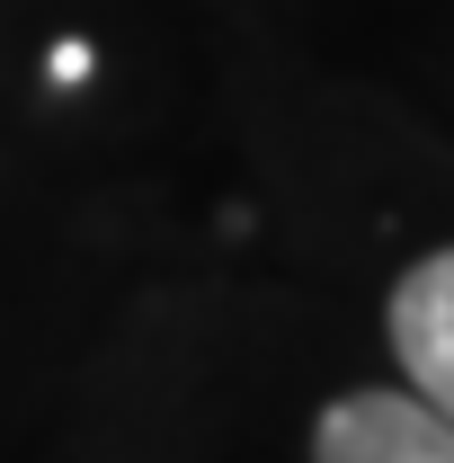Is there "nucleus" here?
<instances>
[{
    "label": "nucleus",
    "instance_id": "obj_3",
    "mask_svg": "<svg viewBox=\"0 0 454 463\" xmlns=\"http://www.w3.org/2000/svg\"><path fill=\"white\" fill-rule=\"evenodd\" d=\"M54 80H90V45H54Z\"/></svg>",
    "mask_w": 454,
    "mask_h": 463
},
{
    "label": "nucleus",
    "instance_id": "obj_1",
    "mask_svg": "<svg viewBox=\"0 0 454 463\" xmlns=\"http://www.w3.org/2000/svg\"><path fill=\"white\" fill-rule=\"evenodd\" d=\"M312 463H454V419L428 392H339L312 428Z\"/></svg>",
    "mask_w": 454,
    "mask_h": 463
},
{
    "label": "nucleus",
    "instance_id": "obj_2",
    "mask_svg": "<svg viewBox=\"0 0 454 463\" xmlns=\"http://www.w3.org/2000/svg\"><path fill=\"white\" fill-rule=\"evenodd\" d=\"M383 312H393V356H401V374H410V392H428L454 419V250L419 259L393 286Z\"/></svg>",
    "mask_w": 454,
    "mask_h": 463
}]
</instances>
